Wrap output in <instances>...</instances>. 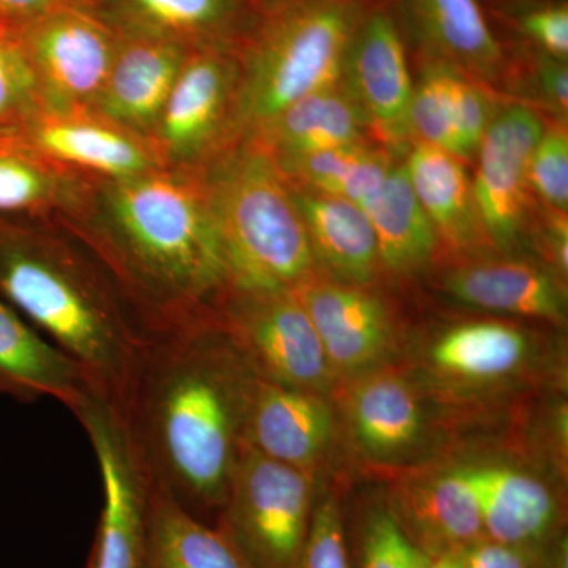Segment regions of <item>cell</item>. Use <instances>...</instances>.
Here are the masks:
<instances>
[{
    "label": "cell",
    "mask_w": 568,
    "mask_h": 568,
    "mask_svg": "<svg viewBox=\"0 0 568 568\" xmlns=\"http://www.w3.org/2000/svg\"><path fill=\"white\" fill-rule=\"evenodd\" d=\"M254 377L205 321L152 335L118 410L152 487L204 521L226 504Z\"/></svg>",
    "instance_id": "1"
},
{
    "label": "cell",
    "mask_w": 568,
    "mask_h": 568,
    "mask_svg": "<svg viewBox=\"0 0 568 568\" xmlns=\"http://www.w3.org/2000/svg\"><path fill=\"white\" fill-rule=\"evenodd\" d=\"M106 209L97 250L151 334L215 320L231 283L200 170L111 181Z\"/></svg>",
    "instance_id": "2"
},
{
    "label": "cell",
    "mask_w": 568,
    "mask_h": 568,
    "mask_svg": "<svg viewBox=\"0 0 568 568\" xmlns=\"http://www.w3.org/2000/svg\"><path fill=\"white\" fill-rule=\"evenodd\" d=\"M0 294L121 409L152 338L121 287L65 245L0 230Z\"/></svg>",
    "instance_id": "3"
},
{
    "label": "cell",
    "mask_w": 568,
    "mask_h": 568,
    "mask_svg": "<svg viewBox=\"0 0 568 568\" xmlns=\"http://www.w3.org/2000/svg\"><path fill=\"white\" fill-rule=\"evenodd\" d=\"M226 260L230 291H291L312 275L315 254L286 181L253 140L227 144L200 168Z\"/></svg>",
    "instance_id": "4"
},
{
    "label": "cell",
    "mask_w": 568,
    "mask_h": 568,
    "mask_svg": "<svg viewBox=\"0 0 568 568\" xmlns=\"http://www.w3.org/2000/svg\"><path fill=\"white\" fill-rule=\"evenodd\" d=\"M357 31L353 0H287L239 63L233 134L252 138L291 104L339 84Z\"/></svg>",
    "instance_id": "5"
},
{
    "label": "cell",
    "mask_w": 568,
    "mask_h": 568,
    "mask_svg": "<svg viewBox=\"0 0 568 568\" xmlns=\"http://www.w3.org/2000/svg\"><path fill=\"white\" fill-rule=\"evenodd\" d=\"M310 510L308 470L264 457L244 444L216 526L252 568H295Z\"/></svg>",
    "instance_id": "6"
},
{
    "label": "cell",
    "mask_w": 568,
    "mask_h": 568,
    "mask_svg": "<svg viewBox=\"0 0 568 568\" xmlns=\"http://www.w3.org/2000/svg\"><path fill=\"white\" fill-rule=\"evenodd\" d=\"M216 315L246 365L261 379L298 390H323L334 369L305 306L294 291H230Z\"/></svg>",
    "instance_id": "7"
},
{
    "label": "cell",
    "mask_w": 568,
    "mask_h": 568,
    "mask_svg": "<svg viewBox=\"0 0 568 568\" xmlns=\"http://www.w3.org/2000/svg\"><path fill=\"white\" fill-rule=\"evenodd\" d=\"M13 32L31 63L43 114L91 110L118 51L110 26L67 2Z\"/></svg>",
    "instance_id": "8"
},
{
    "label": "cell",
    "mask_w": 568,
    "mask_h": 568,
    "mask_svg": "<svg viewBox=\"0 0 568 568\" xmlns=\"http://www.w3.org/2000/svg\"><path fill=\"white\" fill-rule=\"evenodd\" d=\"M99 462L103 508L89 568H142L152 485L134 454L121 414L93 394L74 413Z\"/></svg>",
    "instance_id": "9"
},
{
    "label": "cell",
    "mask_w": 568,
    "mask_h": 568,
    "mask_svg": "<svg viewBox=\"0 0 568 568\" xmlns=\"http://www.w3.org/2000/svg\"><path fill=\"white\" fill-rule=\"evenodd\" d=\"M239 63L212 44H193L156 123L151 144L164 168L200 170L230 144Z\"/></svg>",
    "instance_id": "10"
},
{
    "label": "cell",
    "mask_w": 568,
    "mask_h": 568,
    "mask_svg": "<svg viewBox=\"0 0 568 568\" xmlns=\"http://www.w3.org/2000/svg\"><path fill=\"white\" fill-rule=\"evenodd\" d=\"M545 132L536 112L514 104L495 114L478 148L474 203L481 233L497 246H507L525 222L529 164Z\"/></svg>",
    "instance_id": "11"
},
{
    "label": "cell",
    "mask_w": 568,
    "mask_h": 568,
    "mask_svg": "<svg viewBox=\"0 0 568 568\" xmlns=\"http://www.w3.org/2000/svg\"><path fill=\"white\" fill-rule=\"evenodd\" d=\"M190 47L145 36H123L92 114L151 141Z\"/></svg>",
    "instance_id": "12"
},
{
    "label": "cell",
    "mask_w": 568,
    "mask_h": 568,
    "mask_svg": "<svg viewBox=\"0 0 568 568\" xmlns=\"http://www.w3.org/2000/svg\"><path fill=\"white\" fill-rule=\"evenodd\" d=\"M293 291L315 325L334 373L358 375L386 357L394 332L386 306L375 295L313 275Z\"/></svg>",
    "instance_id": "13"
},
{
    "label": "cell",
    "mask_w": 568,
    "mask_h": 568,
    "mask_svg": "<svg viewBox=\"0 0 568 568\" xmlns=\"http://www.w3.org/2000/svg\"><path fill=\"white\" fill-rule=\"evenodd\" d=\"M21 134L44 159L106 175L111 181L132 179L164 168L151 141L89 111L41 114Z\"/></svg>",
    "instance_id": "14"
},
{
    "label": "cell",
    "mask_w": 568,
    "mask_h": 568,
    "mask_svg": "<svg viewBox=\"0 0 568 568\" xmlns=\"http://www.w3.org/2000/svg\"><path fill=\"white\" fill-rule=\"evenodd\" d=\"M345 74L347 89L384 140L409 136L414 88L405 44L387 14H375L355 33Z\"/></svg>",
    "instance_id": "15"
},
{
    "label": "cell",
    "mask_w": 568,
    "mask_h": 568,
    "mask_svg": "<svg viewBox=\"0 0 568 568\" xmlns=\"http://www.w3.org/2000/svg\"><path fill=\"white\" fill-rule=\"evenodd\" d=\"M331 436L332 413L320 395L254 377L245 413V446L308 470Z\"/></svg>",
    "instance_id": "16"
},
{
    "label": "cell",
    "mask_w": 568,
    "mask_h": 568,
    "mask_svg": "<svg viewBox=\"0 0 568 568\" xmlns=\"http://www.w3.org/2000/svg\"><path fill=\"white\" fill-rule=\"evenodd\" d=\"M93 394L77 362L0 301V395L21 402L55 398L74 414Z\"/></svg>",
    "instance_id": "17"
},
{
    "label": "cell",
    "mask_w": 568,
    "mask_h": 568,
    "mask_svg": "<svg viewBox=\"0 0 568 568\" xmlns=\"http://www.w3.org/2000/svg\"><path fill=\"white\" fill-rule=\"evenodd\" d=\"M476 493L485 537L499 544L540 548L558 519V504L544 481L515 467H466Z\"/></svg>",
    "instance_id": "18"
},
{
    "label": "cell",
    "mask_w": 568,
    "mask_h": 568,
    "mask_svg": "<svg viewBox=\"0 0 568 568\" xmlns=\"http://www.w3.org/2000/svg\"><path fill=\"white\" fill-rule=\"evenodd\" d=\"M368 118L349 89L339 84L310 93L246 140L256 141L275 163L328 149L365 144Z\"/></svg>",
    "instance_id": "19"
},
{
    "label": "cell",
    "mask_w": 568,
    "mask_h": 568,
    "mask_svg": "<svg viewBox=\"0 0 568 568\" xmlns=\"http://www.w3.org/2000/svg\"><path fill=\"white\" fill-rule=\"evenodd\" d=\"M293 196L316 263L323 264L338 282L354 286L368 283L381 257L366 213L349 201L313 190L293 186Z\"/></svg>",
    "instance_id": "20"
},
{
    "label": "cell",
    "mask_w": 568,
    "mask_h": 568,
    "mask_svg": "<svg viewBox=\"0 0 568 568\" xmlns=\"http://www.w3.org/2000/svg\"><path fill=\"white\" fill-rule=\"evenodd\" d=\"M402 508V517H395L414 544L428 555L463 551L485 538L466 467L444 470L407 488Z\"/></svg>",
    "instance_id": "21"
},
{
    "label": "cell",
    "mask_w": 568,
    "mask_h": 568,
    "mask_svg": "<svg viewBox=\"0 0 568 568\" xmlns=\"http://www.w3.org/2000/svg\"><path fill=\"white\" fill-rule=\"evenodd\" d=\"M446 290L462 304L504 315L540 317L559 323L566 295L544 268L517 261L470 264L452 272Z\"/></svg>",
    "instance_id": "22"
},
{
    "label": "cell",
    "mask_w": 568,
    "mask_h": 568,
    "mask_svg": "<svg viewBox=\"0 0 568 568\" xmlns=\"http://www.w3.org/2000/svg\"><path fill=\"white\" fill-rule=\"evenodd\" d=\"M142 568H252L216 525L194 517L152 487Z\"/></svg>",
    "instance_id": "23"
},
{
    "label": "cell",
    "mask_w": 568,
    "mask_h": 568,
    "mask_svg": "<svg viewBox=\"0 0 568 568\" xmlns=\"http://www.w3.org/2000/svg\"><path fill=\"white\" fill-rule=\"evenodd\" d=\"M362 211L375 230L381 264L410 274L429 263L436 248V230L418 203L406 166L392 168Z\"/></svg>",
    "instance_id": "24"
},
{
    "label": "cell",
    "mask_w": 568,
    "mask_h": 568,
    "mask_svg": "<svg viewBox=\"0 0 568 568\" xmlns=\"http://www.w3.org/2000/svg\"><path fill=\"white\" fill-rule=\"evenodd\" d=\"M405 166L418 203L436 233L455 245L469 244L481 233L473 182L458 156L418 142Z\"/></svg>",
    "instance_id": "25"
},
{
    "label": "cell",
    "mask_w": 568,
    "mask_h": 568,
    "mask_svg": "<svg viewBox=\"0 0 568 568\" xmlns=\"http://www.w3.org/2000/svg\"><path fill=\"white\" fill-rule=\"evenodd\" d=\"M354 435L358 446L373 458L405 454L422 433V409L416 392L396 375L366 377L351 402Z\"/></svg>",
    "instance_id": "26"
},
{
    "label": "cell",
    "mask_w": 568,
    "mask_h": 568,
    "mask_svg": "<svg viewBox=\"0 0 568 568\" xmlns=\"http://www.w3.org/2000/svg\"><path fill=\"white\" fill-rule=\"evenodd\" d=\"M529 349L528 336L514 325L485 321L448 331L432 347L429 358L444 375L478 383L517 372Z\"/></svg>",
    "instance_id": "27"
},
{
    "label": "cell",
    "mask_w": 568,
    "mask_h": 568,
    "mask_svg": "<svg viewBox=\"0 0 568 568\" xmlns=\"http://www.w3.org/2000/svg\"><path fill=\"white\" fill-rule=\"evenodd\" d=\"M287 182L306 190L342 197L358 207L372 200L388 173L390 160L365 144L346 145L276 163Z\"/></svg>",
    "instance_id": "28"
},
{
    "label": "cell",
    "mask_w": 568,
    "mask_h": 568,
    "mask_svg": "<svg viewBox=\"0 0 568 568\" xmlns=\"http://www.w3.org/2000/svg\"><path fill=\"white\" fill-rule=\"evenodd\" d=\"M429 39L463 69L489 77L500 61L499 44L477 0H417Z\"/></svg>",
    "instance_id": "29"
},
{
    "label": "cell",
    "mask_w": 568,
    "mask_h": 568,
    "mask_svg": "<svg viewBox=\"0 0 568 568\" xmlns=\"http://www.w3.org/2000/svg\"><path fill=\"white\" fill-rule=\"evenodd\" d=\"M125 36L155 37L193 47L234 11V0H112Z\"/></svg>",
    "instance_id": "30"
},
{
    "label": "cell",
    "mask_w": 568,
    "mask_h": 568,
    "mask_svg": "<svg viewBox=\"0 0 568 568\" xmlns=\"http://www.w3.org/2000/svg\"><path fill=\"white\" fill-rule=\"evenodd\" d=\"M71 186L54 162L21 133L0 138V212H31L67 200Z\"/></svg>",
    "instance_id": "31"
},
{
    "label": "cell",
    "mask_w": 568,
    "mask_h": 568,
    "mask_svg": "<svg viewBox=\"0 0 568 568\" xmlns=\"http://www.w3.org/2000/svg\"><path fill=\"white\" fill-rule=\"evenodd\" d=\"M43 114L31 63L13 29L0 28V132L22 133Z\"/></svg>",
    "instance_id": "32"
},
{
    "label": "cell",
    "mask_w": 568,
    "mask_h": 568,
    "mask_svg": "<svg viewBox=\"0 0 568 568\" xmlns=\"http://www.w3.org/2000/svg\"><path fill=\"white\" fill-rule=\"evenodd\" d=\"M457 71L439 65L426 71L424 81L413 93L409 110V132L420 142L458 156L455 126V81Z\"/></svg>",
    "instance_id": "33"
},
{
    "label": "cell",
    "mask_w": 568,
    "mask_h": 568,
    "mask_svg": "<svg viewBox=\"0 0 568 568\" xmlns=\"http://www.w3.org/2000/svg\"><path fill=\"white\" fill-rule=\"evenodd\" d=\"M425 552L388 508H376L362 530V568H424Z\"/></svg>",
    "instance_id": "34"
},
{
    "label": "cell",
    "mask_w": 568,
    "mask_h": 568,
    "mask_svg": "<svg viewBox=\"0 0 568 568\" xmlns=\"http://www.w3.org/2000/svg\"><path fill=\"white\" fill-rule=\"evenodd\" d=\"M529 186L552 209L568 207V136L566 129L545 130L529 164Z\"/></svg>",
    "instance_id": "35"
},
{
    "label": "cell",
    "mask_w": 568,
    "mask_h": 568,
    "mask_svg": "<svg viewBox=\"0 0 568 568\" xmlns=\"http://www.w3.org/2000/svg\"><path fill=\"white\" fill-rule=\"evenodd\" d=\"M295 568H351L342 514L335 500H325L312 515Z\"/></svg>",
    "instance_id": "36"
},
{
    "label": "cell",
    "mask_w": 568,
    "mask_h": 568,
    "mask_svg": "<svg viewBox=\"0 0 568 568\" xmlns=\"http://www.w3.org/2000/svg\"><path fill=\"white\" fill-rule=\"evenodd\" d=\"M454 99L458 159L467 160L477 153L495 114L487 93L459 73L455 81Z\"/></svg>",
    "instance_id": "37"
},
{
    "label": "cell",
    "mask_w": 568,
    "mask_h": 568,
    "mask_svg": "<svg viewBox=\"0 0 568 568\" xmlns=\"http://www.w3.org/2000/svg\"><path fill=\"white\" fill-rule=\"evenodd\" d=\"M526 33L537 41L548 55L566 61L568 55V10L566 6L534 10L523 18Z\"/></svg>",
    "instance_id": "38"
},
{
    "label": "cell",
    "mask_w": 568,
    "mask_h": 568,
    "mask_svg": "<svg viewBox=\"0 0 568 568\" xmlns=\"http://www.w3.org/2000/svg\"><path fill=\"white\" fill-rule=\"evenodd\" d=\"M540 548L514 547L485 537L463 549L466 568H544Z\"/></svg>",
    "instance_id": "39"
},
{
    "label": "cell",
    "mask_w": 568,
    "mask_h": 568,
    "mask_svg": "<svg viewBox=\"0 0 568 568\" xmlns=\"http://www.w3.org/2000/svg\"><path fill=\"white\" fill-rule=\"evenodd\" d=\"M538 92L552 111L566 118L568 110V70L566 61L541 59L537 71Z\"/></svg>",
    "instance_id": "40"
},
{
    "label": "cell",
    "mask_w": 568,
    "mask_h": 568,
    "mask_svg": "<svg viewBox=\"0 0 568 568\" xmlns=\"http://www.w3.org/2000/svg\"><path fill=\"white\" fill-rule=\"evenodd\" d=\"M67 2L69 0H0V24L20 28Z\"/></svg>",
    "instance_id": "41"
},
{
    "label": "cell",
    "mask_w": 568,
    "mask_h": 568,
    "mask_svg": "<svg viewBox=\"0 0 568 568\" xmlns=\"http://www.w3.org/2000/svg\"><path fill=\"white\" fill-rule=\"evenodd\" d=\"M549 250L558 264L559 271L567 275L568 268V227L567 213L559 212V216L549 224Z\"/></svg>",
    "instance_id": "42"
},
{
    "label": "cell",
    "mask_w": 568,
    "mask_h": 568,
    "mask_svg": "<svg viewBox=\"0 0 568 568\" xmlns=\"http://www.w3.org/2000/svg\"><path fill=\"white\" fill-rule=\"evenodd\" d=\"M424 568H466L463 551L425 552Z\"/></svg>",
    "instance_id": "43"
},
{
    "label": "cell",
    "mask_w": 568,
    "mask_h": 568,
    "mask_svg": "<svg viewBox=\"0 0 568 568\" xmlns=\"http://www.w3.org/2000/svg\"><path fill=\"white\" fill-rule=\"evenodd\" d=\"M6 134H10L9 132H0V138L6 136Z\"/></svg>",
    "instance_id": "44"
},
{
    "label": "cell",
    "mask_w": 568,
    "mask_h": 568,
    "mask_svg": "<svg viewBox=\"0 0 568 568\" xmlns=\"http://www.w3.org/2000/svg\"><path fill=\"white\" fill-rule=\"evenodd\" d=\"M0 28H7V26L0 24ZM10 29V28H9Z\"/></svg>",
    "instance_id": "45"
}]
</instances>
